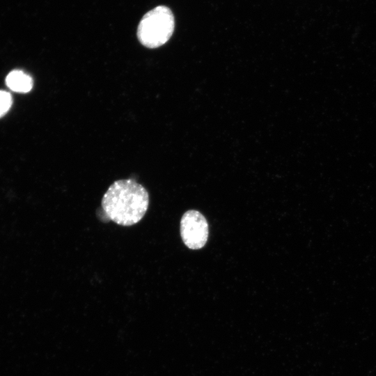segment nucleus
Segmentation results:
<instances>
[{
  "label": "nucleus",
  "instance_id": "1",
  "mask_svg": "<svg viewBox=\"0 0 376 376\" xmlns=\"http://www.w3.org/2000/svg\"><path fill=\"white\" fill-rule=\"evenodd\" d=\"M101 203L110 220L129 226L138 223L145 215L149 195L146 188L134 180H118L109 187Z\"/></svg>",
  "mask_w": 376,
  "mask_h": 376
},
{
  "label": "nucleus",
  "instance_id": "2",
  "mask_svg": "<svg viewBox=\"0 0 376 376\" xmlns=\"http://www.w3.org/2000/svg\"><path fill=\"white\" fill-rule=\"evenodd\" d=\"M175 28V19L171 9L158 6L146 13L137 28L140 43L148 48H157L164 45L171 37Z\"/></svg>",
  "mask_w": 376,
  "mask_h": 376
},
{
  "label": "nucleus",
  "instance_id": "3",
  "mask_svg": "<svg viewBox=\"0 0 376 376\" xmlns=\"http://www.w3.org/2000/svg\"><path fill=\"white\" fill-rule=\"evenodd\" d=\"M208 224L197 210H188L180 221V235L184 244L191 249L203 247L208 238Z\"/></svg>",
  "mask_w": 376,
  "mask_h": 376
},
{
  "label": "nucleus",
  "instance_id": "4",
  "mask_svg": "<svg viewBox=\"0 0 376 376\" xmlns=\"http://www.w3.org/2000/svg\"><path fill=\"white\" fill-rule=\"evenodd\" d=\"M7 86L15 92L28 93L33 88L31 77L21 70L10 72L6 79Z\"/></svg>",
  "mask_w": 376,
  "mask_h": 376
},
{
  "label": "nucleus",
  "instance_id": "5",
  "mask_svg": "<svg viewBox=\"0 0 376 376\" xmlns=\"http://www.w3.org/2000/svg\"><path fill=\"white\" fill-rule=\"evenodd\" d=\"M12 104V97L10 93L0 91V117L3 116Z\"/></svg>",
  "mask_w": 376,
  "mask_h": 376
}]
</instances>
